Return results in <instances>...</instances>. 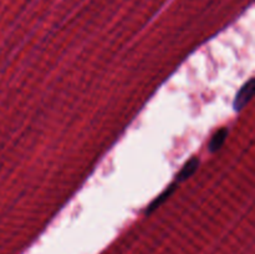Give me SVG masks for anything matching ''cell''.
Instances as JSON below:
<instances>
[{
  "label": "cell",
  "instance_id": "cell-1",
  "mask_svg": "<svg viewBox=\"0 0 255 254\" xmlns=\"http://www.w3.org/2000/svg\"><path fill=\"white\" fill-rule=\"evenodd\" d=\"M254 94V79H249L248 82L242 87L237 94L236 100H234V110L241 111L253 97Z\"/></svg>",
  "mask_w": 255,
  "mask_h": 254
},
{
  "label": "cell",
  "instance_id": "cell-2",
  "mask_svg": "<svg viewBox=\"0 0 255 254\" xmlns=\"http://www.w3.org/2000/svg\"><path fill=\"white\" fill-rule=\"evenodd\" d=\"M198 166H199L198 158L193 157V158L188 159V161L186 162V164L183 166V168L179 171L178 176H177V178H176V183L177 182H182V181H184V179L189 178V177H191L192 174L197 171Z\"/></svg>",
  "mask_w": 255,
  "mask_h": 254
},
{
  "label": "cell",
  "instance_id": "cell-3",
  "mask_svg": "<svg viewBox=\"0 0 255 254\" xmlns=\"http://www.w3.org/2000/svg\"><path fill=\"white\" fill-rule=\"evenodd\" d=\"M227 134H228V129L227 128H221L213 134L212 137L211 142H209V151L211 152H216L223 146L224 141L227 138Z\"/></svg>",
  "mask_w": 255,
  "mask_h": 254
},
{
  "label": "cell",
  "instance_id": "cell-4",
  "mask_svg": "<svg viewBox=\"0 0 255 254\" xmlns=\"http://www.w3.org/2000/svg\"><path fill=\"white\" fill-rule=\"evenodd\" d=\"M174 188H176V187H174V184H172V186H169L168 188H167L166 191L163 192V193L159 194V196L157 197V198L154 199V201L152 202V203L148 206V208H147V213H151V212L154 211V209H156L157 207L161 206V204L163 203V202L166 201L167 198H168V196H171L172 192L174 191Z\"/></svg>",
  "mask_w": 255,
  "mask_h": 254
}]
</instances>
